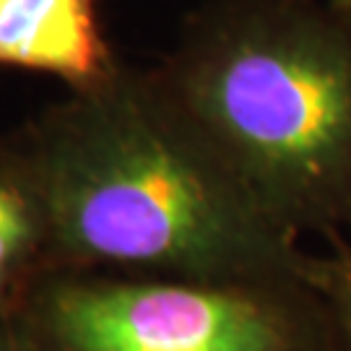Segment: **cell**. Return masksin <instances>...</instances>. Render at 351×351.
Returning <instances> with one entry per match:
<instances>
[{"mask_svg": "<svg viewBox=\"0 0 351 351\" xmlns=\"http://www.w3.org/2000/svg\"><path fill=\"white\" fill-rule=\"evenodd\" d=\"M0 177L34 203L47 271L224 281L291 274L307 258L154 65L123 63L0 133Z\"/></svg>", "mask_w": 351, "mask_h": 351, "instance_id": "cell-1", "label": "cell"}, {"mask_svg": "<svg viewBox=\"0 0 351 351\" xmlns=\"http://www.w3.org/2000/svg\"><path fill=\"white\" fill-rule=\"evenodd\" d=\"M154 71L284 232L349 237V11L206 0Z\"/></svg>", "mask_w": 351, "mask_h": 351, "instance_id": "cell-2", "label": "cell"}, {"mask_svg": "<svg viewBox=\"0 0 351 351\" xmlns=\"http://www.w3.org/2000/svg\"><path fill=\"white\" fill-rule=\"evenodd\" d=\"M16 304L19 351H341L304 265L224 281L55 268Z\"/></svg>", "mask_w": 351, "mask_h": 351, "instance_id": "cell-3", "label": "cell"}, {"mask_svg": "<svg viewBox=\"0 0 351 351\" xmlns=\"http://www.w3.org/2000/svg\"><path fill=\"white\" fill-rule=\"evenodd\" d=\"M120 65L101 0H0V68L47 75L68 91H84Z\"/></svg>", "mask_w": 351, "mask_h": 351, "instance_id": "cell-4", "label": "cell"}, {"mask_svg": "<svg viewBox=\"0 0 351 351\" xmlns=\"http://www.w3.org/2000/svg\"><path fill=\"white\" fill-rule=\"evenodd\" d=\"M42 271L47 255L37 208L16 182L0 177V313L21 300Z\"/></svg>", "mask_w": 351, "mask_h": 351, "instance_id": "cell-5", "label": "cell"}, {"mask_svg": "<svg viewBox=\"0 0 351 351\" xmlns=\"http://www.w3.org/2000/svg\"><path fill=\"white\" fill-rule=\"evenodd\" d=\"M304 271L333 317L341 351H351V234L328 239L323 252H307Z\"/></svg>", "mask_w": 351, "mask_h": 351, "instance_id": "cell-6", "label": "cell"}, {"mask_svg": "<svg viewBox=\"0 0 351 351\" xmlns=\"http://www.w3.org/2000/svg\"><path fill=\"white\" fill-rule=\"evenodd\" d=\"M0 351H19V341L13 328L8 326V315L0 313Z\"/></svg>", "mask_w": 351, "mask_h": 351, "instance_id": "cell-7", "label": "cell"}, {"mask_svg": "<svg viewBox=\"0 0 351 351\" xmlns=\"http://www.w3.org/2000/svg\"><path fill=\"white\" fill-rule=\"evenodd\" d=\"M326 3L336 5V8H341V11H349L351 13V0H326Z\"/></svg>", "mask_w": 351, "mask_h": 351, "instance_id": "cell-8", "label": "cell"}]
</instances>
